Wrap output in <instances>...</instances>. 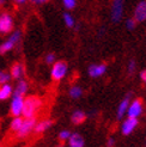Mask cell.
<instances>
[{
    "label": "cell",
    "mask_w": 146,
    "mask_h": 147,
    "mask_svg": "<svg viewBox=\"0 0 146 147\" xmlns=\"http://www.w3.org/2000/svg\"><path fill=\"white\" fill-rule=\"evenodd\" d=\"M135 68H137V62H135L134 60H130V61L128 62V65H127V72H128V74H129V76L133 74L134 71H135Z\"/></svg>",
    "instance_id": "484cf974"
},
{
    "label": "cell",
    "mask_w": 146,
    "mask_h": 147,
    "mask_svg": "<svg viewBox=\"0 0 146 147\" xmlns=\"http://www.w3.org/2000/svg\"><path fill=\"white\" fill-rule=\"evenodd\" d=\"M14 46H16V43L12 42L11 40L5 41L4 43H1V45H0V54H5V53H7V51L12 50V49L14 48Z\"/></svg>",
    "instance_id": "d6986e66"
},
{
    "label": "cell",
    "mask_w": 146,
    "mask_h": 147,
    "mask_svg": "<svg viewBox=\"0 0 146 147\" xmlns=\"http://www.w3.org/2000/svg\"><path fill=\"white\" fill-rule=\"evenodd\" d=\"M22 122H23V119H22L20 116H14L13 120L11 121V126H10L11 129L13 131H17L20 128V126H22Z\"/></svg>",
    "instance_id": "ffe728a7"
},
{
    "label": "cell",
    "mask_w": 146,
    "mask_h": 147,
    "mask_svg": "<svg viewBox=\"0 0 146 147\" xmlns=\"http://www.w3.org/2000/svg\"><path fill=\"white\" fill-rule=\"evenodd\" d=\"M128 105H129V94L120 103L119 107H118V110H116V116H118L119 120H121L122 117L126 115L127 109H128Z\"/></svg>",
    "instance_id": "4fadbf2b"
},
{
    "label": "cell",
    "mask_w": 146,
    "mask_h": 147,
    "mask_svg": "<svg viewBox=\"0 0 146 147\" xmlns=\"http://www.w3.org/2000/svg\"><path fill=\"white\" fill-rule=\"evenodd\" d=\"M140 78H141V80L146 84V69L145 71H143L141 73H140Z\"/></svg>",
    "instance_id": "4dcf8cb0"
},
{
    "label": "cell",
    "mask_w": 146,
    "mask_h": 147,
    "mask_svg": "<svg viewBox=\"0 0 146 147\" xmlns=\"http://www.w3.org/2000/svg\"><path fill=\"white\" fill-rule=\"evenodd\" d=\"M28 83L25 82L24 79H19L18 80V83H17V86H16V89L13 90V93L14 94H20V96H24V94L26 93L28 91Z\"/></svg>",
    "instance_id": "2e32d148"
},
{
    "label": "cell",
    "mask_w": 146,
    "mask_h": 147,
    "mask_svg": "<svg viewBox=\"0 0 146 147\" xmlns=\"http://www.w3.org/2000/svg\"><path fill=\"white\" fill-rule=\"evenodd\" d=\"M13 94V89L9 83H4L0 86V100H6Z\"/></svg>",
    "instance_id": "8fae6325"
},
{
    "label": "cell",
    "mask_w": 146,
    "mask_h": 147,
    "mask_svg": "<svg viewBox=\"0 0 146 147\" xmlns=\"http://www.w3.org/2000/svg\"><path fill=\"white\" fill-rule=\"evenodd\" d=\"M64 23L67 28H73L76 25V20H74V18L72 17V14L66 12V13H64Z\"/></svg>",
    "instance_id": "44dd1931"
},
{
    "label": "cell",
    "mask_w": 146,
    "mask_h": 147,
    "mask_svg": "<svg viewBox=\"0 0 146 147\" xmlns=\"http://www.w3.org/2000/svg\"><path fill=\"white\" fill-rule=\"evenodd\" d=\"M24 76V67H23V65L22 63H14L12 66V68H11V77L13 79H22Z\"/></svg>",
    "instance_id": "5bb4252c"
},
{
    "label": "cell",
    "mask_w": 146,
    "mask_h": 147,
    "mask_svg": "<svg viewBox=\"0 0 146 147\" xmlns=\"http://www.w3.org/2000/svg\"><path fill=\"white\" fill-rule=\"evenodd\" d=\"M68 93H70V96L73 99H78V98H80L83 96V89L80 86H78V85H74V86H72L70 89Z\"/></svg>",
    "instance_id": "ac0fdd59"
},
{
    "label": "cell",
    "mask_w": 146,
    "mask_h": 147,
    "mask_svg": "<svg viewBox=\"0 0 146 147\" xmlns=\"http://www.w3.org/2000/svg\"><path fill=\"white\" fill-rule=\"evenodd\" d=\"M16 3H19V4H23V3H25V0H14Z\"/></svg>",
    "instance_id": "1f68e13d"
},
{
    "label": "cell",
    "mask_w": 146,
    "mask_h": 147,
    "mask_svg": "<svg viewBox=\"0 0 146 147\" xmlns=\"http://www.w3.org/2000/svg\"><path fill=\"white\" fill-rule=\"evenodd\" d=\"M135 26H137V20L134 18H129L126 20V28L128 30H134Z\"/></svg>",
    "instance_id": "d4e9b609"
},
{
    "label": "cell",
    "mask_w": 146,
    "mask_h": 147,
    "mask_svg": "<svg viewBox=\"0 0 146 147\" xmlns=\"http://www.w3.org/2000/svg\"><path fill=\"white\" fill-rule=\"evenodd\" d=\"M11 79V74H9V73L6 72H0V84H4V83H7L9 80Z\"/></svg>",
    "instance_id": "4316f807"
},
{
    "label": "cell",
    "mask_w": 146,
    "mask_h": 147,
    "mask_svg": "<svg viewBox=\"0 0 146 147\" xmlns=\"http://www.w3.org/2000/svg\"><path fill=\"white\" fill-rule=\"evenodd\" d=\"M62 4L67 10H73L77 5V1L76 0H62Z\"/></svg>",
    "instance_id": "7402d4cb"
},
{
    "label": "cell",
    "mask_w": 146,
    "mask_h": 147,
    "mask_svg": "<svg viewBox=\"0 0 146 147\" xmlns=\"http://www.w3.org/2000/svg\"><path fill=\"white\" fill-rule=\"evenodd\" d=\"M123 16V0H113L110 17L114 23H119Z\"/></svg>",
    "instance_id": "5b68a950"
},
{
    "label": "cell",
    "mask_w": 146,
    "mask_h": 147,
    "mask_svg": "<svg viewBox=\"0 0 146 147\" xmlns=\"http://www.w3.org/2000/svg\"><path fill=\"white\" fill-rule=\"evenodd\" d=\"M20 37H22L20 31H13V32L11 34V36H10V38H9V40H11L12 42H14V43L17 45V43L19 42V40H20Z\"/></svg>",
    "instance_id": "cb8c5ba5"
},
{
    "label": "cell",
    "mask_w": 146,
    "mask_h": 147,
    "mask_svg": "<svg viewBox=\"0 0 146 147\" xmlns=\"http://www.w3.org/2000/svg\"><path fill=\"white\" fill-rule=\"evenodd\" d=\"M145 142H146V141H145ZM145 146H146V145H145Z\"/></svg>",
    "instance_id": "836d02e7"
},
{
    "label": "cell",
    "mask_w": 146,
    "mask_h": 147,
    "mask_svg": "<svg viewBox=\"0 0 146 147\" xmlns=\"http://www.w3.org/2000/svg\"><path fill=\"white\" fill-rule=\"evenodd\" d=\"M138 126V119L135 117H127V119L122 122V126H121V133L122 135H130L134 131V129Z\"/></svg>",
    "instance_id": "8992f818"
},
{
    "label": "cell",
    "mask_w": 146,
    "mask_h": 147,
    "mask_svg": "<svg viewBox=\"0 0 146 147\" xmlns=\"http://www.w3.org/2000/svg\"><path fill=\"white\" fill-rule=\"evenodd\" d=\"M133 18L137 22H145L146 20V1L145 0H141L137 4L134 12H133Z\"/></svg>",
    "instance_id": "9c48e42d"
},
{
    "label": "cell",
    "mask_w": 146,
    "mask_h": 147,
    "mask_svg": "<svg viewBox=\"0 0 146 147\" xmlns=\"http://www.w3.org/2000/svg\"><path fill=\"white\" fill-rule=\"evenodd\" d=\"M143 113V103L140 99H134L132 103H129L127 109V116L128 117H135L138 119Z\"/></svg>",
    "instance_id": "ba28073f"
},
{
    "label": "cell",
    "mask_w": 146,
    "mask_h": 147,
    "mask_svg": "<svg viewBox=\"0 0 146 147\" xmlns=\"http://www.w3.org/2000/svg\"><path fill=\"white\" fill-rule=\"evenodd\" d=\"M114 145H115V140H114L113 138H109L108 140H107V146L108 147H113Z\"/></svg>",
    "instance_id": "f1b7e54d"
},
{
    "label": "cell",
    "mask_w": 146,
    "mask_h": 147,
    "mask_svg": "<svg viewBox=\"0 0 146 147\" xmlns=\"http://www.w3.org/2000/svg\"><path fill=\"white\" fill-rule=\"evenodd\" d=\"M71 133H70V130H61L60 133H59V140L60 141H67L68 140V138H70Z\"/></svg>",
    "instance_id": "603a6c76"
},
{
    "label": "cell",
    "mask_w": 146,
    "mask_h": 147,
    "mask_svg": "<svg viewBox=\"0 0 146 147\" xmlns=\"http://www.w3.org/2000/svg\"><path fill=\"white\" fill-rule=\"evenodd\" d=\"M85 119H86V114L84 111H82V110H76V111L73 113L72 116H71V120L74 124L83 123L85 121Z\"/></svg>",
    "instance_id": "e0dca14e"
},
{
    "label": "cell",
    "mask_w": 146,
    "mask_h": 147,
    "mask_svg": "<svg viewBox=\"0 0 146 147\" xmlns=\"http://www.w3.org/2000/svg\"><path fill=\"white\" fill-rule=\"evenodd\" d=\"M67 141H68V146L70 147H84V145H85L84 139L82 138V135L78 134V133L71 134Z\"/></svg>",
    "instance_id": "7c38bea8"
},
{
    "label": "cell",
    "mask_w": 146,
    "mask_h": 147,
    "mask_svg": "<svg viewBox=\"0 0 146 147\" xmlns=\"http://www.w3.org/2000/svg\"><path fill=\"white\" fill-rule=\"evenodd\" d=\"M56 56H55V54H53V53H49V54H47V56H46V62L48 63V65H53L56 60Z\"/></svg>",
    "instance_id": "83f0119b"
},
{
    "label": "cell",
    "mask_w": 146,
    "mask_h": 147,
    "mask_svg": "<svg viewBox=\"0 0 146 147\" xmlns=\"http://www.w3.org/2000/svg\"><path fill=\"white\" fill-rule=\"evenodd\" d=\"M31 1H32L34 4H36V5H41V4H45V3H47L48 0H31Z\"/></svg>",
    "instance_id": "f546056e"
},
{
    "label": "cell",
    "mask_w": 146,
    "mask_h": 147,
    "mask_svg": "<svg viewBox=\"0 0 146 147\" xmlns=\"http://www.w3.org/2000/svg\"><path fill=\"white\" fill-rule=\"evenodd\" d=\"M5 1H6V0H0V6L4 5V4H5Z\"/></svg>",
    "instance_id": "d6a6232c"
},
{
    "label": "cell",
    "mask_w": 146,
    "mask_h": 147,
    "mask_svg": "<svg viewBox=\"0 0 146 147\" xmlns=\"http://www.w3.org/2000/svg\"><path fill=\"white\" fill-rule=\"evenodd\" d=\"M107 72V66L104 63H96V65H91L89 66L87 73L91 78H99Z\"/></svg>",
    "instance_id": "30bf717a"
},
{
    "label": "cell",
    "mask_w": 146,
    "mask_h": 147,
    "mask_svg": "<svg viewBox=\"0 0 146 147\" xmlns=\"http://www.w3.org/2000/svg\"><path fill=\"white\" fill-rule=\"evenodd\" d=\"M12 29H13V19L11 14L3 13L0 16V34L11 32Z\"/></svg>",
    "instance_id": "52a82bcc"
},
{
    "label": "cell",
    "mask_w": 146,
    "mask_h": 147,
    "mask_svg": "<svg viewBox=\"0 0 146 147\" xmlns=\"http://www.w3.org/2000/svg\"><path fill=\"white\" fill-rule=\"evenodd\" d=\"M23 105H24V98L20 94H12L11 99V107H10V113L12 116H22L23 111Z\"/></svg>",
    "instance_id": "277c9868"
},
{
    "label": "cell",
    "mask_w": 146,
    "mask_h": 147,
    "mask_svg": "<svg viewBox=\"0 0 146 147\" xmlns=\"http://www.w3.org/2000/svg\"><path fill=\"white\" fill-rule=\"evenodd\" d=\"M42 105V100L37 96H30L24 99V105H23V111H22V116H24V119H29V117H35L36 113L40 110Z\"/></svg>",
    "instance_id": "6da1fadb"
},
{
    "label": "cell",
    "mask_w": 146,
    "mask_h": 147,
    "mask_svg": "<svg viewBox=\"0 0 146 147\" xmlns=\"http://www.w3.org/2000/svg\"><path fill=\"white\" fill-rule=\"evenodd\" d=\"M52 124H53V122L50 120H43V121L35 124L34 130H35V133H37V134L39 133H45L47 129H49V127L52 126Z\"/></svg>",
    "instance_id": "9a60e30c"
},
{
    "label": "cell",
    "mask_w": 146,
    "mask_h": 147,
    "mask_svg": "<svg viewBox=\"0 0 146 147\" xmlns=\"http://www.w3.org/2000/svg\"><path fill=\"white\" fill-rule=\"evenodd\" d=\"M35 124H36L35 117L23 119V122H22L20 128L16 131V133H17V136H18V138H25V136H28V135L34 130Z\"/></svg>",
    "instance_id": "3957f363"
},
{
    "label": "cell",
    "mask_w": 146,
    "mask_h": 147,
    "mask_svg": "<svg viewBox=\"0 0 146 147\" xmlns=\"http://www.w3.org/2000/svg\"><path fill=\"white\" fill-rule=\"evenodd\" d=\"M68 65L65 61H55L52 66V71H50V77L54 82H60L67 74Z\"/></svg>",
    "instance_id": "7a4b0ae2"
}]
</instances>
